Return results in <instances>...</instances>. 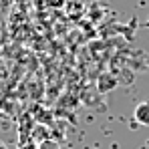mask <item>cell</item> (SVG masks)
Returning a JSON list of instances; mask_svg holds the SVG:
<instances>
[{"label":"cell","mask_w":149,"mask_h":149,"mask_svg":"<svg viewBox=\"0 0 149 149\" xmlns=\"http://www.w3.org/2000/svg\"><path fill=\"white\" fill-rule=\"evenodd\" d=\"M143 26H145V28H149V20H147V22H145V24H143Z\"/></svg>","instance_id":"cell-6"},{"label":"cell","mask_w":149,"mask_h":149,"mask_svg":"<svg viewBox=\"0 0 149 149\" xmlns=\"http://www.w3.org/2000/svg\"><path fill=\"white\" fill-rule=\"evenodd\" d=\"M18 149H38V145L34 143V141H24V143H20Z\"/></svg>","instance_id":"cell-4"},{"label":"cell","mask_w":149,"mask_h":149,"mask_svg":"<svg viewBox=\"0 0 149 149\" xmlns=\"http://www.w3.org/2000/svg\"><path fill=\"white\" fill-rule=\"evenodd\" d=\"M38 149H61V145L54 141V139H42L38 143Z\"/></svg>","instance_id":"cell-3"},{"label":"cell","mask_w":149,"mask_h":149,"mask_svg":"<svg viewBox=\"0 0 149 149\" xmlns=\"http://www.w3.org/2000/svg\"><path fill=\"white\" fill-rule=\"evenodd\" d=\"M0 149H8V147H6V145H4V143H2V141H0Z\"/></svg>","instance_id":"cell-5"},{"label":"cell","mask_w":149,"mask_h":149,"mask_svg":"<svg viewBox=\"0 0 149 149\" xmlns=\"http://www.w3.org/2000/svg\"><path fill=\"white\" fill-rule=\"evenodd\" d=\"M133 117H135V121L139 125L149 127V101H143V103H139V105L135 107Z\"/></svg>","instance_id":"cell-1"},{"label":"cell","mask_w":149,"mask_h":149,"mask_svg":"<svg viewBox=\"0 0 149 149\" xmlns=\"http://www.w3.org/2000/svg\"><path fill=\"white\" fill-rule=\"evenodd\" d=\"M67 12H69L73 18H79V16L85 12V4H83L81 0H69V4H67Z\"/></svg>","instance_id":"cell-2"}]
</instances>
